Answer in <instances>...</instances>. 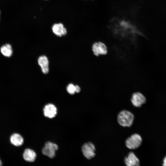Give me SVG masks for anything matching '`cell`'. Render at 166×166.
I'll list each match as a JSON object with an SVG mask.
<instances>
[{
    "label": "cell",
    "instance_id": "1",
    "mask_svg": "<svg viewBox=\"0 0 166 166\" xmlns=\"http://www.w3.org/2000/svg\"><path fill=\"white\" fill-rule=\"evenodd\" d=\"M134 117L130 111L124 110L118 114L117 120L119 124L123 127H130L133 124Z\"/></svg>",
    "mask_w": 166,
    "mask_h": 166
},
{
    "label": "cell",
    "instance_id": "2",
    "mask_svg": "<svg viewBox=\"0 0 166 166\" xmlns=\"http://www.w3.org/2000/svg\"><path fill=\"white\" fill-rule=\"evenodd\" d=\"M142 139L137 133H134L128 138L125 140V145L127 148L135 149L138 148L141 144Z\"/></svg>",
    "mask_w": 166,
    "mask_h": 166
},
{
    "label": "cell",
    "instance_id": "3",
    "mask_svg": "<svg viewBox=\"0 0 166 166\" xmlns=\"http://www.w3.org/2000/svg\"><path fill=\"white\" fill-rule=\"evenodd\" d=\"M58 148V145L56 144L47 141L45 143L44 146L42 148V152L44 155L52 158L55 157V152Z\"/></svg>",
    "mask_w": 166,
    "mask_h": 166
},
{
    "label": "cell",
    "instance_id": "4",
    "mask_svg": "<svg viewBox=\"0 0 166 166\" xmlns=\"http://www.w3.org/2000/svg\"><path fill=\"white\" fill-rule=\"evenodd\" d=\"M95 147L91 142H88L83 144L81 151L84 156L88 159H90L95 156Z\"/></svg>",
    "mask_w": 166,
    "mask_h": 166
},
{
    "label": "cell",
    "instance_id": "5",
    "mask_svg": "<svg viewBox=\"0 0 166 166\" xmlns=\"http://www.w3.org/2000/svg\"><path fill=\"white\" fill-rule=\"evenodd\" d=\"M131 101L134 106L136 107H140L145 103L146 100L142 93L139 92H136L132 94Z\"/></svg>",
    "mask_w": 166,
    "mask_h": 166
},
{
    "label": "cell",
    "instance_id": "6",
    "mask_svg": "<svg viewBox=\"0 0 166 166\" xmlns=\"http://www.w3.org/2000/svg\"><path fill=\"white\" fill-rule=\"evenodd\" d=\"M92 49L94 54L97 56L100 55H106L108 52L107 48L105 45L100 42L94 43L92 45Z\"/></svg>",
    "mask_w": 166,
    "mask_h": 166
},
{
    "label": "cell",
    "instance_id": "7",
    "mask_svg": "<svg viewBox=\"0 0 166 166\" xmlns=\"http://www.w3.org/2000/svg\"><path fill=\"white\" fill-rule=\"evenodd\" d=\"M44 116L47 117L52 118L54 117L57 114V109L56 106L52 104L46 105L43 108Z\"/></svg>",
    "mask_w": 166,
    "mask_h": 166
},
{
    "label": "cell",
    "instance_id": "8",
    "mask_svg": "<svg viewBox=\"0 0 166 166\" xmlns=\"http://www.w3.org/2000/svg\"><path fill=\"white\" fill-rule=\"evenodd\" d=\"M124 161L126 166H139L140 161L135 154L130 152L128 156L125 157Z\"/></svg>",
    "mask_w": 166,
    "mask_h": 166
},
{
    "label": "cell",
    "instance_id": "9",
    "mask_svg": "<svg viewBox=\"0 0 166 166\" xmlns=\"http://www.w3.org/2000/svg\"><path fill=\"white\" fill-rule=\"evenodd\" d=\"M52 30L53 33L58 37L64 36L67 34L66 30L61 23L54 24L52 26Z\"/></svg>",
    "mask_w": 166,
    "mask_h": 166
},
{
    "label": "cell",
    "instance_id": "10",
    "mask_svg": "<svg viewBox=\"0 0 166 166\" xmlns=\"http://www.w3.org/2000/svg\"><path fill=\"white\" fill-rule=\"evenodd\" d=\"M38 63L42 72L44 74H47L49 71V61L47 57L45 56H40L38 58Z\"/></svg>",
    "mask_w": 166,
    "mask_h": 166
},
{
    "label": "cell",
    "instance_id": "11",
    "mask_svg": "<svg viewBox=\"0 0 166 166\" xmlns=\"http://www.w3.org/2000/svg\"><path fill=\"white\" fill-rule=\"evenodd\" d=\"M23 158L26 161L30 162H34L37 157V154L33 150L26 148L23 154Z\"/></svg>",
    "mask_w": 166,
    "mask_h": 166
},
{
    "label": "cell",
    "instance_id": "12",
    "mask_svg": "<svg viewBox=\"0 0 166 166\" xmlns=\"http://www.w3.org/2000/svg\"><path fill=\"white\" fill-rule=\"evenodd\" d=\"M10 140L12 144L16 146L22 145L24 142L22 136L18 133H14L12 134L10 137Z\"/></svg>",
    "mask_w": 166,
    "mask_h": 166
},
{
    "label": "cell",
    "instance_id": "13",
    "mask_svg": "<svg viewBox=\"0 0 166 166\" xmlns=\"http://www.w3.org/2000/svg\"><path fill=\"white\" fill-rule=\"evenodd\" d=\"M2 53L6 57H11L13 53V50L11 45L8 44L2 45L0 48Z\"/></svg>",
    "mask_w": 166,
    "mask_h": 166
},
{
    "label": "cell",
    "instance_id": "14",
    "mask_svg": "<svg viewBox=\"0 0 166 166\" xmlns=\"http://www.w3.org/2000/svg\"><path fill=\"white\" fill-rule=\"evenodd\" d=\"M66 90L69 94H73L75 93V86L72 84H70L67 86Z\"/></svg>",
    "mask_w": 166,
    "mask_h": 166
},
{
    "label": "cell",
    "instance_id": "15",
    "mask_svg": "<svg viewBox=\"0 0 166 166\" xmlns=\"http://www.w3.org/2000/svg\"><path fill=\"white\" fill-rule=\"evenodd\" d=\"M75 92L78 93L81 91V89L79 86L77 85L75 86Z\"/></svg>",
    "mask_w": 166,
    "mask_h": 166
},
{
    "label": "cell",
    "instance_id": "16",
    "mask_svg": "<svg viewBox=\"0 0 166 166\" xmlns=\"http://www.w3.org/2000/svg\"><path fill=\"white\" fill-rule=\"evenodd\" d=\"M162 166H166V156L163 159Z\"/></svg>",
    "mask_w": 166,
    "mask_h": 166
},
{
    "label": "cell",
    "instance_id": "17",
    "mask_svg": "<svg viewBox=\"0 0 166 166\" xmlns=\"http://www.w3.org/2000/svg\"><path fill=\"white\" fill-rule=\"evenodd\" d=\"M0 166H2V162L0 159Z\"/></svg>",
    "mask_w": 166,
    "mask_h": 166
},
{
    "label": "cell",
    "instance_id": "18",
    "mask_svg": "<svg viewBox=\"0 0 166 166\" xmlns=\"http://www.w3.org/2000/svg\"></svg>",
    "mask_w": 166,
    "mask_h": 166
}]
</instances>
